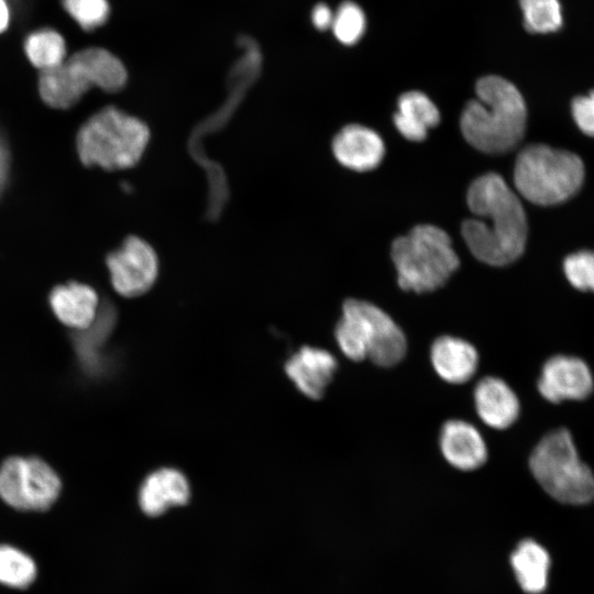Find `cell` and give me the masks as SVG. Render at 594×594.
Masks as SVG:
<instances>
[{"label":"cell","instance_id":"cell-20","mask_svg":"<svg viewBox=\"0 0 594 594\" xmlns=\"http://www.w3.org/2000/svg\"><path fill=\"white\" fill-rule=\"evenodd\" d=\"M513 569L521 588L529 594H539L547 586L550 558L536 541H521L510 558Z\"/></svg>","mask_w":594,"mask_h":594},{"label":"cell","instance_id":"cell-16","mask_svg":"<svg viewBox=\"0 0 594 594\" xmlns=\"http://www.w3.org/2000/svg\"><path fill=\"white\" fill-rule=\"evenodd\" d=\"M50 305L56 318L75 330L89 328L99 312L96 290L77 282L56 286L50 295Z\"/></svg>","mask_w":594,"mask_h":594},{"label":"cell","instance_id":"cell-2","mask_svg":"<svg viewBox=\"0 0 594 594\" xmlns=\"http://www.w3.org/2000/svg\"><path fill=\"white\" fill-rule=\"evenodd\" d=\"M476 99L462 111L460 128L464 139L476 150L501 154L513 150L522 139L527 109L516 86L490 75L477 80Z\"/></svg>","mask_w":594,"mask_h":594},{"label":"cell","instance_id":"cell-8","mask_svg":"<svg viewBox=\"0 0 594 594\" xmlns=\"http://www.w3.org/2000/svg\"><path fill=\"white\" fill-rule=\"evenodd\" d=\"M529 466L541 487L561 503L580 505L594 498V474L579 459L572 437L563 428L539 441Z\"/></svg>","mask_w":594,"mask_h":594},{"label":"cell","instance_id":"cell-12","mask_svg":"<svg viewBox=\"0 0 594 594\" xmlns=\"http://www.w3.org/2000/svg\"><path fill=\"white\" fill-rule=\"evenodd\" d=\"M337 366V360L327 350L302 346L288 359L285 371L304 395L319 399L332 381Z\"/></svg>","mask_w":594,"mask_h":594},{"label":"cell","instance_id":"cell-4","mask_svg":"<svg viewBox=\"0 0 594 594\" xmlns=\"http://www.w3.org/2000/svg\"><path fill=\"white\" fill-rule=\"evenodd\" d=\"M392 260L403 290L427 293L443 286L460 260L450 237L433 224H419L394 240Z\"/></svg>","mask_w":594,"mask_h":594},{"label":"cell","instance_id":"cell-19","mask_svg":"<svg viewBox=\"0 0 594 594\" xmlns=\"http://www.w3.org/2000/svg\"><path fill=\"white\" fill-rule=\"evenodd\" d=\"M397 106L394 123L400 134L410 141H422L428 130L440 121L437 106L424 92H405L399 97Z\"/></svg>","mask_w":594,"mask_h":594},{"label":"cell","instance_id":"cell-30","mask_svg":"<svg viewBox=\"0 0 594 594\" xmlns=\"http://www.w3.org/2000/svg\"><path fill=\"white\" fill-rule=\"evenodd\" d=\"M10 23V9L6 0H0V33L4 32Z\"/></svg>","mask_w":594,"mask_h":594},{"label":"cell","instance_id":"cell-28","mask_svg":"<svg viewBox=\"0 0 594 594\" xmlns=\"http://www.w3.org/2000/svg\"><path fill=\"white\" fill-rule=\"evenodd\" d=\"M311 20L318 30L323 31L332 25L333 13L327 4L318 3L311 12Z\"/></svg>","mask_w":594,"mask_h":594},{"label":"cell","instance_id":"cell-17","mask_svg":"<svg viewBox=\"0 0 594 594\" xmlns=\"http://www.w3.org/2000/svg\"><path fill=\"white\" fill-rule=\"evenodd\" d=\"M430 360L440 378L450 384H463L475 374L479 354L474 345L466 340L442 336L433 341Z\"/></svg>","mask_w":594,"mask_h":594},{"label":"cell","instance_id":"cell-6","mask_svg":"<svg viewBox=\"0 0 594 594\" xmlns=\"http://www.w3.org/2000/svg\"><path fill=\"white\" fill-rule=\"evenodd\" d=\"M127 79V69L117 56L105 48L89 47L41 72L38 90L48 106L67 109L92 87L116 92L124 87Z\"/></svg>","mask_w":594,"mask_h":594},{"label":"cell","instance_id":"cell-15","mask_svg":"<svg viewBox=\"0 0 594 594\" xmlns=\"http://www.w3.org/2000/svg\"><path fill=\"white\" fill-rule=\"evenodd\" d=\"M474 405L480 419L491 428L506 429L518 418L520 405L510 386L502 378L486 376L474 388Z\"/></svg>","mask_w":594,"mask_h":594},{"label":"cell","instance_id":"cell-10","mask_svg":"<svg viewBox=\"0 0 594 594\" xmlns=\"http://www.w3.org/2000/svg\"><path fill=\"white\" fill-rule=\"evenodd\" d=\"M110 280L116 292L135 297L147 292L158 273V260L153 248L138 237H129L107 257Z\"/></svg>","mask_w":594,"mask_h":594},{"label":"cell","instance_id":"cell-22","mask_svg":"<svg viewBox=\"0 0 594 594\" xmlns=\"http://www.w3.org/2000/svg\"><path fill=\"white\" fill-rule=\"evenodd\" d=\"M36 576V565L25 552L9 544L0 546V583L25 588Z\"/></svg>","mask_w":594,"mask_h":594},{"label":"cell","instance_id":"cell-13","mask_svg":"<svg viewBox=\"0 0 594 594\" xmlns=\"http://www.w3.org/2000/svg\"><path fill=\"white\" fill-rule=\"evenodd\" d=\"M439 443L447 462L458 470L473 471L486 462V443L481 432L468 421H446L440 430Z\"/></svg>","mask_w":594,"mask_h":594},{"label":"cell","instance_id":"cell-3","mask_svg":"<svg viewBox=\"0 0 594 594\" xmlns=\"http://www.w3.org/2000/svg\"><path fill=\"white\" fill-rule=\"evenodd\" d=\"M334 337L341 352L356 362L370 359L378 366L389 367L406 354V337L400 327L380 307L361 299L343 302Z\"/></svg>","mask_w":594,"mask_h":594},{"label":"cell","instance_id":"cell-26","mask_svg":"<svg viewBox=\"0 0 594 594\" xmlns=\"http://www.w3.org/2000/svg\"><path fill=\"white\" fill-rule=\"evenodd\" d=\"M563 266L572 286L583 292H594V251L571 254L565 258Z\"/></svg>","mask_w":594,"mask_h":594},{"label":"cell","instance_id":"cell-21","mask_svg":"<svg viewBox=\"0 0 594 594\" xmlns=\"http://www.w3.org/2000/svg\"><path fill=\"white\" fill-rule=\"evenodd\" d=\"M24 51L29 61L41 72L54 68L66 58L63 36L53 29H41L28 35Z\"/></svg>","mask_w":594,"mask_h":594},{"label":"cell","instance_id":"cell-9","mask_svg":"<svg viewBox=\"0 0 594 594\" xmlns=\"http://www.w3.org/2000/svg\"><path fill=\"white\" fill-rule=\"evenodd\" d=\"M56 472L37 458L12 457L0 466V497L19 510H45L59 496Z\"/></svg>","mask_w":594,"mask_h":594},{"label":"cell","instance_id":"cell-29","mask_svg":"<svg viewBox=\"0 0 594 594\" xmlns=\"http://www.w3.org/2000/svg\"><path fill=\"white\" fill-rule=\"evenodd\" d=\"M9 155L7 145L0 135V193L4 187L8 176Z\"/></svg>","mask_w":594,"mask_h":594},{"label":"cell","instance_id":"cell-23","mask_svg":"<svg viewBox=\"0 0 594 594\" xmlns=\"http://www.w3.org/2000/svg\"><path fill=\"white\" fill-rule=\"evenodd\" d=\"M524 25L531 33H550L562 25V8L559 0H519Z\"/></svg>","mask_w":594,"mask_h":594},{"label":"cell","instance_id":"cell-27","mask_svg":"<svg viewBox=\"0 0 594 594\" xmlns=\"http://www.w3.org/2000/svg\"><path fill=\"white\" fill-rule=\"evenodd\" d=\"M572 114L580 130L594 136V91L573 100Z\"/></svg>","mask_w":594,"mask_h":594},{"label":"cell","instance_id":"cell-5","mask_svg":"<svg viewBox=\"0 0 594 594\" xmlns=\"http://www.w3.org/2000/svg\"><path fill=\"white\" fill-rule=\"evenodd\" d=\"M150 140L147 125L114 107L90 117L77 134V151L86 166L108 170L134 166Z\"/></svg>","mask_w":594,"mask_h":594},{"label":"cell","instance_id":"cell-18","mask_svg":"<svg viewBox=\"0 0 594 594\" xmlns=\"http://www.w3.org/2000/svg\"><path fill=\"white\" fill-rule=\"evenodd\" d=\"M189 498V485L174 469H160L142 483L139 493L141 509L148 516H158L172 506L184 505Z\"/></svg>","mask_w":594,"mask_h":594},{"label":"cell","instance_id":"cell-1","mask_svg":"<svg viewBox=\"0 0 594 594\" xmlns=\"http://www.w3.org/2000/svg\"><path fill=\"white\" fill-rule=\"evenodd\" d=\"M466 201L475 217L463 221L461 232L471 253L492 266L517 260L526 246L527 218L506 180L496 173L477 177L468 189Z\"/></svg>","mask_w":594,"mask_h":594},{"label":"cell","instance_id":"cell-7","mask_svg":"<svg viewBox=\"0 0 594 594\" xmlns=\"http://www.w3.org/2000/svg\"><path fill=\"white\" fill-rule=\"evenodd\" d=\"M583 179L584 166L578 155L543 144L522 148L514 166L516 190L541 206L565 201L580 189Z\"/></svg>","mask_w":594,"mask_h":594},{"label":"cell","instance_id":"cell-11","mask_svg":"<svg viewBox=\"0 0 594 594\" xmlns=\"http://www.w3.org/2000/svg\"><path fill=\"white\" fill-rule=\"evenodd\" d=\"M538 389L551 403L581 400L591 394L593 378L588 366L581 359L557 355L544 363Z\"/></svg>","mask_w":594,"mask_h":594},{"label":"cell","instance_id":"cell-14","mask_svg":"<svg viewBox=\"0 0 594 594\" xmlns=\"http://www.w3.org/2000/svg\"><path fill=\"white\" fill-rule=\"evenodd\" d=\"M332 151L343 166L356 172H367L380 165L385 146L374 130L360 124H349L334 136Z\"/></svg>","mask_w":594,"mask_h":594},{"label":"cell","instance_id":"cell-24","mask_svg":"<svg viewBox=\"0 0 594 594\" xmlns=\"http://www.w3.org/2000/svg\"><path fill=\"white\" fill-rule=\"evenodd\" d=\"M332 31L336 37L345 45L356 43L365 30V15L362 9L352 1L343 2L333 15Z\"/></svg>","mask_w":594,"mask_h":594},{"label":"cell","instance_id":"cell-25","mask_svg":"<svg viewBox=\"0 0 594 594\" xmlns=\"http://www.w3.org/2000/svg\"><path fill=\"white\" fill-rule=\"evenodd\" d=\"M62 4L85 31H92L105 24L110 12L108 0H62Z\"/></svg>","mask_w":594,"mask_h":594}]
</instances>
